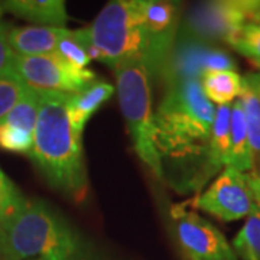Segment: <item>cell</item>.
<instances>
[{"instance_id":"obj_12","label":"cell","mask_w":260,"mask_h":260,"mask_svg":"<svg viewBox=\"0 0 260 260\" xmlns=\"http://www.w3.org/2000/svg\"><path fill=\"white\" fill-rule=\"evenodd\" d=\"M65 32L67 28L54 26H10L8 42L15 55H48L55 54L58 42Z\"/></svg>"},{"instance_id":"obj_9","label":"cell","mask_w":260,"mask_h":260,"mask_svg":"<svg viewBox=\"0 0 260 260\" xmlns=\"http://www.w3.org/2000/svg\"><path fill=\"white\" fill-rule=\"evenodd\" d=\"M234 70L236 62L225 51L201 41L182 37L175 41L160 77L169 87L189 78L201 80V77L208 71Z\"/></svg>"},{"instance_id":"obj_11","label":"cell","mask_w":260,"mask_h":260,"mask_svg":"<svg viewBox=\"0 0 260 260\" xmlns=\"http://www.w3.org/2000/svg\"><path fill=\"white\" fill-rule=\"evenodd\" d=\"M175 236L188 260H239L224 234L194 211H174Z\"/></svg>"},{"instance_id":"obj_32","label":"cell","mask_w":260,"mask_h":260,"mask_svg":"<svg viewBox=\"0 0 260 260\" xmlns=\"http://www.w3.org/2000/svg\"><path fill=\"white\" fill-rule=\"evenodd\" d=\"M254 64L257 65V67H259V68H260V61H259V62H254Z\"/></svg>"},{"instance_id":"obj_7","label":"cell","mask_w":260,"mask_h":260,"mask_svg":"<svg viewBox=\"0 0 260 260\" xmlns=\"http://www.w3.org/2000/svg\"><path fill=\"white\" fill-rule=\"evenodd\" d=\"M246 23H249L247 0L205 2L186 15L182 37L205 44L217 41L229 44Z\"/></svg>"},{"instance_id":"obj_14","label":"cell","mask_w":260,"mask_h":260,"mask_svg":"<svg viewBox=\"0 0 260 260\" xmlns=\"http://www.w3.org/2000/svg\"><path fill=\"white\" fill-rule=\"evenodd\" d=\"M113 91L114 87L112 84L94 81L78 93L68 94V116L78 135L83 136V130L87 121L112 97Z\"/></svg>"},{"instance_id":"obj_19","label":"cell","mask_w":260,"mask_h":260,"mask_svg":"<svg viewBox=\"0 0 260 260\" xmlns=\"http://www.w3.org/2000/svg\"><path fill=\"white\" fill-rule=\"evenodd\" d=\"M233 250L242 260H260V211L254 205L242 230L233 240Z\"/></svg>"},{"instance_id":"obj_26","label":"cell","mask_w":260,"mask_h":260,"mask_svg":"<svg viewBox=\"0 0 260 260\" xmlns=\"http://www.w3.org/2000/svg\"><path fill=\"white\" fill-rule=\"evenodd\" d=\"M9 29V23H6V22L0 23V77L13 71V62H15V56H16L8 42Z\"/></svg>"},{"instance_id":"obj_16","label":"cell","mask_w":260,"mask_h":260,"mask_svg":"<svg viewBox=\"0 0 260 260\" xmlns=\"http://www.w3.org/2000/svg\"><path fill=\"white\" fill-rule=\"evenodd\" d=\"M243 174L253 171L251 165L250 146L247 136V124L246 116L243 110L240 99L232 106V117H230V153H229V165Z\"/></svg>"},{"instance_id":"obj_13","label":"cell","mask_w":260,"mask_h":260,"mask_svg":"<svg viewBox=\"0 0 260 260\" xmlns=\"http://www.w3.org/2000/svg\"><path fill=\"white\" fill-rule=\"evenodd\" d=\"M3 8L38 26L65 28L70 19L62 0H9L3 2Z\"/></svg>"},{"instance_id":"obj_15","label":"cell","mask_w":260,"mask_h":260,"mask_svg":"<svg viewBox=\"0 0 260 260\" xmlns=\"http://www.w3.org/2000/svg\"><path fill=\"white\" fill-rule=\"evenodd\" d=\"M230 106H218L211 127V135L207 148V168L213 177L220 168L229 165L230 153Z\"/></svg>"},{"instance_id":"obj_2","label":"cell","mask_w":260,"mask_h":260,"mask_svg":"<svg viewBox=\"0 0 260 260\" xmlns=\"http://www.w3.org/2000/svg\"><path fill=\"white\" fill-rule=\"evenodd\" d=\"M0 260H100V256L45 201L26 200L0 224Z\"/></svg>"},{"instance_id":"obj_28","label":"cell","mask_w":260,"mask_h":260,"mask_svg":"<svg viewBox=\"0 0 260 260\" xmlns=\"http://www.w3.org/2000/svg\"><path fill=\"white\" fill-rule=\"evenodd\" d=\"M243 80L260 102V73H249L243 77Z\"/></svg>"},{"instance_id":"obj_24","label":"cell","mask_w":260,"mask_h":260,"mask_svg":"<svg viewBox=\"0 0 260 260\" xmlns=\"http://www.w3.org/2000/svg\"><path fill=\"white\" fill-rule=\"evenodd\" d=\"M34 135L6 121H0V148L9 152L30 153Z\"/></svg>"},{"instance_id":"obj_3","label":"cell","mask_w":260,"mask_h":260,"mask_svg":"<svg viewBox=\"0 0 260 260\" xmlns=\"http://www.w3.org/2000/svg\"><path fill=\"white\" fill-rule=\"evenodd\" d=\"M39 93V91H38ZM68 94L39 93L30 159L48 184L74 200L87 194L81 135L68 116Z\"/></svg>"},{"instance_id":"obj_20","label":"cell","mask_w":260,"mask_h":260,"mask_svg":"<svg viewBox=\"0 0 260 260\" xmlns=\"http://www.w3.org/2000/svg\"><path fill=\"white\" fill-rule=\"evenodd\" d=\"M38 109H39V93L28 87L22 99L12 109V112L3 119V121L34 135L38 119Z\"/></svg>"},{"instance_id":"obj_22","label":"cell","mask_w":260,"mask_h":260,"mask_svg":"<svg viewBox=\"0 0 260 260\" xmlns=\"http://www.w3.org/2000/svg\"><path fill=\"white\" fill-rule=\"evenodd\" d=\"M55 54L61 59H64L67 64L73 65L78 70H87L88 64L91 62V58L85 52L84 47L75 37L74 30L67 29L65 35L58 42Z\"/></svg>"},{"instance_id":"obj_5","label":"cell","mask_w":260,"mask_h":260,"mask_svg":"<svg viewBox=\"0 0 260 260\" xmlns=\"http://www.w3.org/2000/svg\"><path fill=\"white\" fill-rule=\"evenodd\" d=\"M121 113L127 124L133 148L142 162L159 179H165L164 165L155 145V116L148 68L140 59H132L114 68Z\"/></svg>"},{"instance_id":"obj_31","label":"cell","mask_w":260,"mask_h":260,"mask_svg":"<svg viewBox=\"0 0 260 260\" xmlns=\"http://www.w3.org/2000/svg\"><path fill=\"white\" fill-rule=\"evenodd\" d=\"M3 12H5V8H3V2H0V23H2V16H3Z\"/></svg>"},{"instance_id":"obj_30","label":"cell","mask_w":260,"mask_h":260,"mask_svg":"<svg viewBox=\"0 0 260 260\" xmlns=\"http://www.w3.org/2000/svg\"><path fill=\"white\" fill-rule=\"evenodd\" d=\"M6 179H8V177H6V175H5V172L0 169V184H2V182H5Z\"/></svg>"},{"instance_id":"obj_4","label":"cell","mask_w":260,"mask_h":260,"mask_svg":"<svg viewBox=\"0 0 260 260\" xmlns=\"http://www.w3.org/2000/svg\"><path fill=\"white\" fill-rule=\"evenodd\" d=\"M75 37L91 59H100L113 70L132 59L143 62L146 39L140 0L107 3L88 28L75 30Z\"/></svg>"},{"instance_id":"obj_18","label":"cell","mask_w":260,"mask_h":260,"mask_svg":"<svg viewBox=\"0 0 260 260\" xmlns=\"http://www.w3.org/2000/svg\"><path fill=\"white\" fill-rule=\"evenodd\" d=\"M240 102L246 116L253 172L260 177V102L254 93L246 85V83H244V90L240 97Z\"/></svg>"},{"instance_id":"obj_1","label":"cell","mask_w":260,"mask_h":260,"mask_svg":"<svg viewBox=\"0 0 260 260\" xmlns=\"http://www.w3.org/2000/svg\"><path fill=\"white\" fill-rule=\"evenodd\" d=\"M214 117V104L197 78L169 85L155 114V145L160 160L168 158L189 165L197 162L200 188L211 178L207 148Z\"/></svg>"},{"instance_id":"obj_17","label":"cell","mask_w":260,"mask_h":260,"mask_svg":"<svg viewBox=\"0 0 260 260\" xmlns=\"http://www.w3.org/2000/svg\"><path fill=\"white\" fill-rule=\"evenodd\" d=\"M200 83L205 97L218 106H229L244 90V80L236 71H208Z\"/></svg>"},{"instance_id":"obj_27","label":"cell","mask_w":260,"mask_h":260,"mask_svg":"<svg viewBox=\"0 0 260 260\" xmlns=\"http://www.w3.org/2000/svg\"><path fill=\"white\" fill-rule=\"evenodd\" d=\"M246 181H247V185H249L251 197H253L254 205L257 207V210L260 211V177L251 171V172L246 174Z\"/></svg>"},{"instance_id":"obj_6","label":"cell","mask_w":260,"mask_h":260,"mask_svg":"<svg viewBox=\"0 0 260 260\" xmlns=\"http://www.w3.org/2000/svg\"><path fill=\"white\" fill-rule=\"evenodd\" d=\"M15 73L29 88L39 93L75 94L95 81L90 70H78L56 54L15 56Z\"/></svg>"},{"instance_id":"obj_23","label":"cell","mask_w":260,"mask_h":260,"mask_svg":"<svg viewBox=\"0 0 260 260\" xmlns=\"http://www.w3.org/2000/svg\"><path fill=\"white\" fill-rule=\"evenodd\" d=\"M229 45L240 52L242 55L250 58L253 62L260 61V25L246 23L234 37Z\"/></svg>"},{"instance_id":"obj_8","label":"cell","mask_w":260,"mask_h":260,"mask_svg":"<svg viewBox=\"0 0 260 260\" xmlns=\"http://www.w3.org/2000/svg\"><path fill=\"white\" fill-rule=\"evenodd\" d=\"M140 15L146 39L143 64L148 68L150 78L160 77L177 41L179 6L172 2L140 0Z\"/></svg>"},{"instance_id":"obj_29","label":"cell","mask_w":260,"mask_h":260,"mask_svg":"<svg viewBox=\"0 0 260 260\" xmlns=\"http://www.w3.org/2000/svg\"><path fill=\"white\" fill-rule=\"evenodd\" d=\"M249 2V23L260 25V0H247Z\"/></svg>"},{"instance_id":"obj_10","label":"cell","mask_w":260,"mask_h":260,"mask_svg":"<svg viewBox=\"0 0 260 260\" xmlns=\"http://www.w3.org/2000/svg\"><path fill=\"white\" fill-rule=\"evenodd\" d=\"M192 205L211 214L220 221H237L251 213L254 201L246 181V174L225 167L211 185L200 194Z\"/></svg>"},{"instance_id":"obj_25","label":"cell","mask_w":260,"mask_h":260,"mask_svg":"<svg viewBox=\"0 0 260 260\" xmlns=\"http://www.w3.org/2000/svg\"><path fill=\"white\" fill-rule=\"evenodd\" d=\"M25 198L20 194L18 186L15 185L9 178L0 184V224H3L8 218L20 210L25 204Z\"/></svg>"},{"instance_id":"obj_21","label":"cell","mask_w":260,"mask_h":260,"mask_svg":"<svg viewBox=\"0 0 260 260\" xmlns=\"http://www.w3.org/2000/svg\"><path fill=\"white\" fill-rule=\"evenodd\" d=\"M26 90L28 85L20 80L15 70L0 77V121L12 112Z\"/></svg>"}]
</instances>
